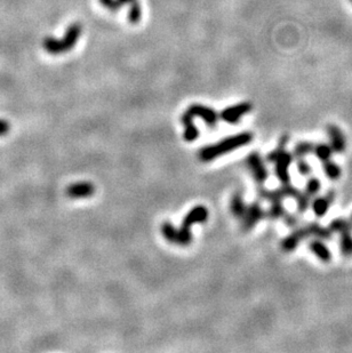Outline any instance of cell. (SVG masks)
<instances>
[{
  "label": "cell",
  "mask_w": 352,
  "mask_h": 353,
  "mask_svg": "<svg viewBox=\"0 0 352 353\" xmlns=\"http://www.w3.org/2000/svg\"><path fill=\"white\" fill-rule=\"evenodd\" d=\"M252 140L253 134L248 132L239 133L237 135L226 137V139L220 141L216 144L205 146V148L201 149L199 152V159L203 162L212 161L214 159L224 156V154L233 151L236 149L250 144Z\"/></svg>",
  "instance_id": "cell-1"
},
{
  "label": "cell",
  "mask_w": 352,
  "mask_h": 353,
  "mask_svg": "<svg viewBox=\"0 0 352 353\" xmlns=\"http://www.w3.org/2000/svg\"><path fill=\"white\" fill-rule=\"evenodd\" d=\"M81 31H83V28H81L80 23H72L68 27L62 39H56V38L48 36L42 41V47L50 55H61L68 53L77 45L81 36Z\"/></svg>",
  "instance_id": "cell-2"
},
{
  "label": "cell",
  "mask_w": 352,
  "mask_h": 353,
  "mask_svg": "<svg viewBox=\"0 0 352 353\" xmlns=\"http://www.w3.org/2000/svg\"><path fill=\"white\" fill-rule=\"evenodd\" d=\"M208 219V209L205 206H196L184 216L181 227L176 230V239L174 245L186 247L192 241L191 226L197 223H205Z\"/></svg>",
  "instance_id": "cell-3"
},
{
  "label": "cell",
  "mask_w": 352,
  "mask_h": 353,
  "mask_svg": "<svg viewBox=\"0 0 352 353\" xmlns=\"http://www.w3.org/2000/svg\"><path fill=\"white\" fill-rule=\"evenodd\" d=\"M300 193H301V191L291 183L281 184L280 188L274 189V190H268V189L263 187H260L259 189V196L262 199L268 200L270 202L282 201L285 198H293L294 200H296L300 196Z\"/></svg>",
  "instance_id": "cell-4"
},
{
  "label": "cell",
  "mask_w": 352,
  "mask_h": 353,
  "mask_svg": "<svg viewBox=\"0 0 352 353\" xmlns=\"http://www.w3.org/2000/svg\"><path fill=\"white\" fill-rule=\"evenodd\" d=\"M293 160H294L293 153H290L287 151V150H285V151L279 154V156L276 158V160L273 161L274 175L277 176V179L280 181L281 184L290 183L289 168L291 163H293Z\"/></svg>",
  "instance_id": "cell-5"
},
{
  "label": "cell",
  "mask_w": 352,
  "mask_h": 353,
  "mask_svg": "<svg viewBox=\"0 0 352 353\" xmlns=\"http://www.w3.org/2000/svg\"><path fill=\"white\" fill-rule=\"evenodd\" d=\"M247 166L251 169L253 178L259 187H263V184L267 182L269 178L268 169L265 168L264 161L262 160L261 156L257 152H252L250 156L247 157Z\"/></svg>",
  "instance_id": "cell-6"
},
{
  "label": "cell",
  "mask_w": 352,
  "mask_h": 353,
  "mask_svg": "<svg viewBox=\"0 0 352 353\" xmlns=\"http://www.w3.org/2000/svg\"><path fill=\"white\" fill-rule=\"evenodd\" d=\"M310 237H311V233H310V230H309L308 224L301 227H298V229H295L289 236H287L286 238L282 239L281 249L286 253L293 252L300 246V244H301L304 239L310 238Z\"/></svg>",
  "instance_id": "cell-7"
},
{
  "label": "cell",
  "mask_w": 352,
  "mask_h": 353,
  "mask_svg": "<svg viewBox=\"0 0 352 353\" xmlns=\"http://www.w3.org/2000/svg\"><path fill=\"white\" fill-rule=\"evenodd\" d=\"M253 105L248 102H242L238 104L227 106L220 113V118L227 124H237L245 114L251 112Z\"/></svg>",
  "instance_id": "cell-8"
},
{
  "label": "cell",
  "mask_w": 352,
  "mask_h": 353,
  "mask_svg": "<svg viewBox=\"0 0 352 353\" xmlns=\"http://www.w3.org/2000/svg\"><path fill=\"white\" fill-rule=\"evenodd\" d=\"M265 217H267V212L262 208L260 202H253V204L248 205L245 216L242 219L244 230H252L257 223H260Z\"/></svg>",
  "instance_id": "cell-9"
},
{
  "label": "cell",
  "mask_w": 352,
  "mask_h": 353,
  "mask_svg": "<svg viewBox=\"0 0 352 353\" xmlns=\"http://www.w3.org/2000/svg\"><path fill=\"white\" fill-rule=\"evenodd\" d=\"M187 112L190 113L193 118L198 117L203 119L209 127L216 126L218 117H220V114H217L215 110L203 104H192L189 106Z\"/></svg>",
  "instance_id": "cell-10"
},
{
  "label": "cell",
  "mask_w": 352,
  "mask_h": 353,
  "mask_svg": "<svg viewBox=\"0 0 352 353\" xmlns=\"http://www.w3.org/2000/svg\"><path fill=\"white\" fill-rule=\"evenodd\" d=\"M335 197H336V192L334 190H329L325 196L315 198L313 201L311 202V208L313 214L319 218L324 217L325 215L328 213L330 205H332L334 200H335Z\"/></svg>",
  "instance_id": "cell-11"
},
{
  "label": "cell",
  "mask_w": 352,
  "mask_h": 353,
  "mask_svg": "<svg viewBox=\"0 0 352 353\" xmlns=\"http://www.w3.org/2000/svg\"><path fill=\"white\" fill-rule=\"evenodd\" d=\"M327 136L329 140V144L332 146L334 153H343L346 149V140L345 136L338 128L336 125L330 124L327 126Z\"/></svg>",
  "instance_id": "cell-12"
},
{
  "label": "cell",
  "mask_w": 352,
  "mask_h": 353,
  "mask_svg": "<svg viewBox=\"0 0 352 353\" xmlns=\"http://www.w3.org/2000/svg\"><path fill=\"white\" fill-rule=\"evenodd\" d=\"M95 188L89 182H78L69 185L67 189V195L71 199H81V198H88L94 195Z\"/></svg>",
  "instance_id": "cell-13"
},
{
  "label": "cell",
  "mask_w": 352,
  "mask_h": 353,
  "mask_svg": "<svg viewBox=\"0 0 352 353\" xmlns=\"http://www.w3.org/2000/svg\"><path fill=\"white\" fill-rule=\"evenodd\" d=\"M309 249L319 261L323 263H329L332 261V253H330L327 245L324 243V240L315 238L309 243Z\"/></svg>",
  "instance_id": "cell-14"
},
{
  "label": "cell",
  "mask_w": 352,
  "mask_h": 353,
  "mask_svg": "<svg viewBox=\"0 0 352 353\" xmlns=\"http://www.w3.org/2000/svg\"><path fill=\"white\" fill-rule=\"evenodd\" d=\"M182 124L184 126V134L183 139L187 142H193L196 141L199 137V129L197 128V126L193 123V117L188 113L187 111L182 115Z\"/></svg>",
  "instance_id": "cell-15"
},
{
  "label": "cell",
  "mask_w": 352,
  "mask_h": 353,
  "mask_svg": "<svg viewBox=\"0 0 352 353\" xmlns=\"http://www.w3.org/2000/svg\"><path fill=\"white\" fill-rule=\"evenodd\" d=\"M247 206L245 204V201L243 199L242 195H234L232 197V199H231V204H230V208H231V213L233 214V216L236 218H238L242 221L243 217L245 216V213H246L247 210Z\"/></svg>",
  "instance_id": "cell-16"
},
{
  "label": "cell",
  "mask_w": 352,
  "mask_h": 353,
  "mask_svg": "<svg viewBox=\"0 0 352 353\" xmlns=\"http://www.w3.org/2000/svg\"><path fill=\"white\" fill-rule=\"evenodd\" d=\"M328 229L333 232V233H343V232H352V222L351 219L337 217L334 218L332 222L329 223Z\"/></svg>",
  "instance_id": "cell-17"
},
{
  "label": "cell",
  "mask_w": 352,
  "mask_h": 353,
  "mask_svg": "<svg viewBox=\"0 0 352 353\" xmlns=\"http://www.w3.org/2000/svg\"><path fill=\"white\" fill-rule=\"evenodd\" d=\"M308 226H309V229H310V233H311V237H313V238H318V239H321V240L332 239L333 232L330 231L328 227L321 226L319 223H316V222L309 223Z\"/></svg>",
  "instance_id": "cell-18"
},
{
  "label": "cell",
  "mask_w": 352,
  "mask_h": 353,
  "mask_svg": "<svg viewBox=\"0 0 352 353\" xmlns=\"http://www.w3.org/2000/svg\"><path fill=\"white\" fill-rule=\"evenodd\" d=\"M313 149H315V144L312 143V142L309 141H302L299 142L298 144L294 146L293 149V156L296 159L300 158H306L309 154L313 153Z\"/></svg>",
  "instance_id": "cell-19"
},
{
  "label": "cell",
  "mask_w": 352,
  "mask_h": 353,
  "mask_svg": "<svg viewBox=\"0 0 352 353\" xmlns=\"http://www.w3.org/2000/svg\"><path fill=\"white\" fill-rule=\"evenodd\" d=\"M333 153L334 151L330 144L319 143V144H315V149H313L312 154H315L316 158L318 159L319 161L325 162L329 160V159H332Z\"/></svg>",
  "instance_id": "cell-20"
},
{
  "label": "cell",
  "mask_w": 352,
  "mask_h": 353,
  "mask_svg": "<svg viewBox=\"0 0 352 353\" xmlns=\"http://www.w3.org/2000/svg\"><path fill=\"white\" fill-rule=\"evenodd\" d=\"M323 168H324L325 175L327 176V179H329L330 181H337L341 178L342 175L341 167L338 166L336 162H334L332 159L323 162Z\"/></svg>",
  "instance_id": "cell-21"
},
{
  "label": "cell",
  "mask_w": 352,
  "mask_h": 353,
  "mask_svg": "<svg viewBox=\"0 0 352 353\" xmlns=\"http://www.w3.org/2000/svg\"><path fill=\"white\" fill-rule=\"evenodd\" d=\"M142 20V6L139 0H133L128 10V21L132 24H137Z\"/></svg>",
  "instance_id": "cell-22"
},
{
  "label": "cell",
  "mask_w": 352,
  "mask_h": 353,
  "mask_svg": "<svg viewBox=\"0 0 352 353\" xmlns=\"http://www.w3.org/2000/svg\"><path fill=\"white\" fill-rule=\"evenodd\" d=\"M321 189V182L318 178H316V176H311L310 179L307 181L306 183V188H304V193L312 199V198H315L317 195H318L319 191Z\"/></svg>",
  "instance_id": "cell-23"
},
{
  "label": "cell",
  "mask_w": 352,
  "mask_h": 353,
  "mask_svg": "<svg viewBox=\"0 0 352 353\" xmlns=\"http://www.w3.org/2000/svg\"><path fill=\"white\" fill-rule=\"evenodd\" d=\"M286 209L284 207V204L282 201H272L271 202V207L269 208L267 212V217L270 219H279V218H284L286 215Z\"/></svg>",
  "instance_id": "cell-24"
},
{
  "label": "cell",
  "mask_w": 352,
  "mask_h": 353,
  "mask_svg": "<svg viewBox=\"0 0 352 353\" xmlns=\"http://www.w3.org/2000/svg\"><path fill=\"white\" fill-rule=\"evenodd\" d=\"M288 142H289V135H288V134H284V135H282V136L280 137V139H279L277 148H276V149H273L272 151L268 154L267 160H268L269 162L273 163V161L276 160V158L279 156V154L285 151V150H286V146H287V143H288Z\"/></svg>",
  "instance_id": "cell-25"
},
{
  "label": "cell",
  "mask_w": 352,
  "mask_h": 353,
  "mask_svg": "<svg viewBox=\"0 0 352 353\" xmlns=\"http://www.w3.org/2000/svg\"><path fill=\"white\" fill-rule=\"evenodd\" d=\"M340 251L344 256L352 255V232L340 233Z\"/></svg>",
  "instance_id": "cell-26"
},
{
  "label": "cell",
  "mask_w": 352,
  "mask_h": 353,
  "mask_svg": "<svg viewBox=\"0 0 352 353\" xmlns=\"http://www.w3.org/2000/svg\"><path fill=\"white\" fill-rule=\"evenodd\" d=\"M161 233L164 236V238L169 241L171 244H175L176 239V229L175 226L171 224L170 222H165L161 226Z\"/></svg>",
  "instance_id": "cell-27"
},
{
  "label": "cell",
  "mask_w": 352,
  "mask_h": 353,
  "mask_svg": "<svg viewBox=\"0 0 352 353\" xmlns=\"http://www.w3.org/2000/svg\"><path fill=\"white\" fill-rule=\"evenodd\" d=\"M295 201H296V205H298V212L300 214L306 213L311 205V199L304 192L300 193V196Z\"/></svg>",
  "instance_id": "cell-28"
},
{
  "label": "cell",
  "mask_w": 352,
  "mask_h": 353,
  "mask_svg": "<svg viewBox=\"0 0 352 353\" xmlns=\"http://www.w3.org/2000/svg\"><path fill=\"white\" fill-rule=\"evenodd\" d=\"M296 168H298V171L302 176H309L312 171L311 165L306 160V158L298 159V161H296Z\"/></svg>",
  "instance_id": "cell-29"
},
{
  "label": "cell",
  "mask_w": 352,
  "mask_h": 353,
  "mask_svg": "<svg viewBox=\"0 0 352 353\" xmlns=\"http://www.w3.org/2000/svg\"><path fill=\"white\" fill-rule=\"evenodd\" d=\"M284 222H285V224L287 226H289V227H293V226H296L298 225V223H299V218L296 215L294 214H289V213H286V215L284 216Z\"/></svg>",
  "instance_id": "cell-30"
},
{
  "label": "cell",
  "mask_w": 352,
  "mask_h": 353,
  "mask_svg": "<svg viewBox=\"0 0 352 353\" xmlns=\"http://www.w3.org/2000/svg\"><path fill=\"white\" fill-rule=\"evenodd\" d=\"M100 3L102 4L103 7L108 8V10L112 11V12L118 11L120 8L117 0H100Z\"/></svg>",
  "instance_id": "cell-31"
},
{
  "label": "cell",
  "mask_w": 352,
  "mask_h": 353,
  "mask_svg": "<svg viewBox=\"0 0 352 353\" xmlns=\"http://www.w3.org/2000/svg\"><path fill=\"white\" fill-rule=\"evenodd\" d=\"M11 131L10 123L6 120L0 119V136H6Z\"/></svg>",
  "instance_id": "cell-32"
},
{
  "label": "cell",
  "mask_w": 352,
  "mask_h": 353,
  "mask_svg": "<svg viewBox=\"0 0 352 353\" xmlns=\"http://www.w3.org/2000/svg\"><path fill=\"white\" fill-rule=\"evenodd\" d=\"M117 2H118V4H119V6L122 7V6H124V5H126V4H131V3L133 2V0H117Z\"/></svg>",
  "instance_id": "cell-33"
},
{
  "label": "cell",
  "mask_w": 352,
  "mask_h": 353,
  "mask_svg": "<svg viewBox=\"0 0 352 353\" xmlns=\"http://www.w3.org/2000/svg\"><path fill=\"white\" fill-rule=\"evenodd\" d=\"M350 219H351V222H352V214H351V217H350Z\"/></svg>",
  "instance_id": "cell-34"
},
{
  "label": "cell",
  "mask_w": 352,
  "mask_h": 353,
  "mask_svg": "<svg viewBox=\"0 0 352 353\" xmlns=\"http://www.w3.org/2000/svg\"><path fill=\"white\" fill-rule=\"evenodd\" d=\"M350 2H352V0H350Z\"/></svg>",
  "instance_id": "cell-35"
}]
</instances>
